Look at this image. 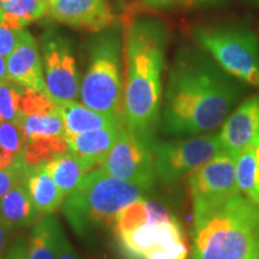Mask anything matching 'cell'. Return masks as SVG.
<instances>
[{
	"instance_id": "obj_1",
	"label": "cell",
	"mask_w": 259,
	"mask_h": 259,
	"mask_svg": "<svg viewBox=\"0 0 259 259\" xmlns=\"http://www.w3.org/2000/svg\"><path fill=\"white\" fill-rule=\"evenodd\" d=\"M244 94V83L227 73L203 48H180L168 72L162 132L176 138L211 134L223 125Z\"/></svg>"
},
{
	"instance_id": "obj_2",
	"label": "cell",
	"mask_w": 259,
	"mask_h": 259,
	"mask_svg": "<svg viewBox=\"0 0 259 259\" xmlns=\"http://www.w3.org/2000/svg\"><path fill=\"white\" fill-rule=\"evenodd\" d=\"M164 51L166 35L160 23L139 18L128 24L125 36L122 125L153 141L161 121Z\"/></svg>"
},
{
	"instance_id": "obj_3",
	"label": "cell",
	"mask_w": 259,
	"mask_h": 259,
	"mask_svg": "<svg viewBox=\"0 0 259 259\" xmlns=\"http://www.w3.org/2000/svg\"><path fill=\"white\" fill-rule=\"evenodd\" d=\"M192 259H259V206L236 194L193 225Z\"/></svg>"
},
{
	"instance_id": "obj_4",
	"label": "cell",
	"mask_w": 259,
	"mask_h": 259,
	"mask_svg": "<svg viewBox=\"0 0 259 259\" xmlns=\"http://www.w3.org/2000/svg\"><path fill=\"white\" fill-rule=\"evenodd\" d=\"M147 193L142 187L109 176L99 167L85 174L61 206L69 225L83 238L113 227L125 206L145 198Z\"/></svg>"
},
{
	"instance_id": "obj_5",
	"label": "cell",
	"mask_w": 259,
	"mask_h": 259,
	"mask_svg": "<svg viewBox=\"0 0 259 259\" xmlns=\"http://www.w3.org/2000/svg\"><path fill=\"white\" fill-rule=\"evenodd\" d=\"M79 95L84 106L122 122L120 41L114 32L100 35L93 42Z\"/></svg>"
},
{
	"instance_id": "obj_6",
	"label": "cell",
	"mask_w": 259,
	"mask_h": 259,
	"mask_svg": "<svg viewBox=\"0 0 259 259\" xmlns=\"http://www.w3.org/2000/svg\"><path fill=\"white\" fill-rule=\"evenodd\" d=\"M192 36L227 73L246 85L259 87V41L251 28L198 25L193 28Z\"/></svg>"
},
{
	"instance_id": "obj_7",
	"label": "cell",
	"mask_w": 259,
	"mask_h": 259,
	"mask_svg": "<svg viewBox=\"0 0 259 259\" xmlns=\"http://www.w3.org/2000/svg\"><path fill=\"white\" fill-rule=\"evenodd\" d=\"M223 151L219 134H206L173 141L154 142L153 156L156 180L176 183L189 177Z\"/></svg>"
},
{
	"instance_id": "obj_8",
	"label": "cell",
	"mask_w": 259,
	"mask_h": 259,
	"mask_svg": "<svg viewBox=\"0 0 259 259\" xmlns=\"http://www.w3.org/2000/svg\"><path fill=\"white\" fill-rule=\"evenodd\" d=\"M189 187L193 208V225L240 193L236 183L235 157L221 151L189 176Z\"/></svg>"
},
{
	"instance_id": "obj_9",
	"label": "cell",
	"mask_w": 259,
	"mask_h": 259,
	"mask_svg": "<svg viewBox=\"0 0 259 259\" xmlns=\"http://www.w3.org/2000/svg\"><path fill=\"white\" fill-rule=\"evenodd\" d=\"M154 142L153 139L130 131L122 125L118 141L100 168L109 176L151 192L156 183L153 156Z\"/></svg>"
},
{
	"instance_id": "obj_10",
	"label": "cell",
	"mask_w": 259,
	"mask_h": 259,
	"mask_svg": "<svg viewBox=\"0 0 259 259\" xmlns=\"http://www.w3.org/2000/svg\"><path fill=\"white\" fill-rule=\"evenodd\" d=\"M41 50L46 95L54 103L76 101L80 83L70 41L50 29L42 35Z\"/></svg>"
},
{
	"instance_id": "obj_11",
	"label": "cell",
	"mask_w": 259,
	"mask_h": 259,
	"mask_svg": "<svg viewBox=\"0 0 259 259\" xmlns=\"http://www.w3.org/2000/svg\"><path fill=\"white\" fill-rule=\"evenodd\" d=\"M150 206L149 221L134 231L115 236L125 259H142L163 246L186 240L185 231L177 216L154 200H150Z\"/></svg>"
},
{
	"instance_id": "obj_12",
	"label": "cell",
	"mask_w": 259,
	"mask_h": 259,
	"mask_svg": "<svg viewBox=\"0 0 259 259\" xmlns=\"http://www.w3.org/2000/svg\"><path fill=\"white\" fill-rule=\"evenodd\" d=\"M47 14L71 27L100 31L112 24L114 16L108 0H46Z\"/></svg>"
},
{
	"instance_id": "obj_13",
	"label": "cell",
	"mask_w": 259,
	"mask_h": 259,
	"mask_svg": "<svg viewBox=\"0 0 259 259\" xmlns=\"http://www.w3.org/2000/svg\"><path fill=\"white\" fill-rule=\"evenodd\" d=\"M259 134V94L240 102L219 132L223 151L236 155L253 143Z\"/></svg>"
},
{
	"instance_id": "obj_14",
	"label": "cell",
	"mask_w": 259,
	"mask_h": 259,
	"mask_svg": "<svg viewBox=\"0 0 259 259\" xmlns=\"http://www.w3.org/2000/svg\"><path fill=\"white\" fill-rule=\"evenodd\" d=\"M6 61L10 80L21 84L24 88L45 93L44 65L36 41L28 30L23 29L17 47L6 58Z\"/></svg>"
},
{
	"instance_id": "obj_15",
	"label": "cell",
	"mask_w": 259,
	"mask_h": 259,
	"mask_svg": "<svg viewBox=\"0 0 259 259\" xmlns=\"http://www.w3.org/2000/svg\"><path fill=\"white\" fill-rule=\"evenodd\" d=\"M122 125H114L85 134L65 136L71 154L83 162L88 171H92L105 163L112 151Z\"/></svg>"
},
{
	"instance_id": "obj_16",
	"label": "cell",
	"mask_w": 259,
	"mask_h": 259,
	"mask_svg": "<svg viewBox=\"0 0 259 259\" xmlns=\"http://www.w3.org/2000/svg\"><path fill=\"white\" fill-rule=\"evenodd\" d=\"M40 218L24 181L0 198V219L12 232L32 227Z\"/></svg>"
},
{
	"instance_id": "obj_17",
	"label": "cell",
	"mask_w": 259,
	"mask_h": 259,
	"mask_svg": "<svg viewBox=\"0 0 259 259\" xmlns=\"http://www.w3.org/2000/svg\"><path fill=\"white\" fill-rule=\"evenodd\" d=\"M63 119L65 136H73L96 131L114 125H122L121 121L97 113L76 101L54 103Z\"/></svg>"
},
{
	"instance_id": "obj_18",
	"label": "cell",
	"mask_w": 259,
	"mask_h": 259,
	"mask_svg": "<svg viewBox=\"0 0 259 259\" xmlns=\"http://www.w3.org/2000/svg\"><path fill=\"white\" fill-rule=\"evenodd\" d=\"M24 184L31 202L41 216L53 215L63 205L65 196L58 189L45 164L29 170Z\"/></svg>"
},
{
	"instance_id": "obj_19",
	"label": "cell",
	"mask_w": 259,
	"mask_h": 259,
	"mask_svg": "<svg viewBox=\"0 0 259 259\" xmlns=\"http://www.w3.org/2000/svg\"><path fill=\"white\" fill-rule=\"evenodd\" d=\"M64 235L56 216H42L32 226L29 235L28 259H58Z\"/></svg>"
},
{
	"instance_id": "obj_20",
	"label": "cell",
	"mask_w": 259,
	"mask_h": 259,
	"mask_svg": "<svg viewBox=\"0 0 259 259\" xmlns=\"http://www.w3.org/2000/svg\"><path fill=\"white\" fill-rule=\"evenodd\" d=\"M45 166L65 197L72 193L78 187L85 174L89 173L83 162L70 151L59 155L47 162Z\"/></svg>"
},
{
	"instance_id": "obj_21",
	"label": "cell",
	"mask_w": 259,
	"mask_h": 259,
	"mask_svg": "<svg viewBox=\"0 0 259 259\" xmlns=\"http://www.w3.org/2000/svg\"><path fill=\"white\" fill-rule=\"evenodd\" d=\"M0 23L12 29H23L47 14L46 0H2Z\"/></svg>"
},
{
	"instance_id": "obj_22",
	"label": "cell",
	"mask_w": 259,
	"mask_h": 259,
	"mask_svg": "<svg viewBox=\"0 0 259 259\" xmlns=\"http://www.w3.org/2000/svg\"><path fill=\"white\" fill-rule=\"evenodd\" d=\"M235 170L240 193L259 206V167L253 144L236 155Z\"/></svg>"
},
{
	"instance_id": "obj_23",
	"label": "cell",
	"mask_w": 259,
	"mask_h": 259,
	"mask_svg": "<svg viewBox=\"0 0 259 259\" xmlns=\"http://www.w3.org/2000/svg\"><path fill=\"white\" fill-rule=\"evenodd\" d=\"M69 151L65 137H37L25 142L21 157L29 169L46 164L53 158Z\"/></svg>"
},
{
	"instance_id": "obj_24",
	"label": "cell",
	"mask_w": 259,
	"mask_h": 259,
	"mask_svg": "<svg viewBox=\"0 0 259 259\" xmlns=\"http://www.w3.org/2000/svg\"><path fill=\"white\" fill-rule=\"evenodd\" d=\"M18 126L23 132L25 142L37 137H65L63 119L57 109L45 114L21 116Z\"/></svg>"
},
{
	"instance_id": "obj_25",
	"label": "cell",
	"mask_w": 259,
	"mask_h": 259,
	"mask_svg": "<svg viewBox=\"0 0 259 259\" xmlns=\"http://www.w3.org/2000/svg\"><path fill=\"white\" fill-rule=\"evenodd\" d=\"M150 216V200H147L145 198L136 200L130 205L125 206L118 213L114 225H113V233L116 236L134 231L137 227L144 225L145 222L149 221Z\"/></svg>"
},
{
	"instance_id": "obj_26",
	"label": "cell",
	"mask_w": 259,
	"mask_h": 259,
	"mask_svg": "<svg viewBox=\"0 0 259 259\" xmlns=\"http://www.w3.org/2000/svg\"><path fill=\"white\" fill-rule=\"evenodd\" d=\"M25 92L24 87L6 79L0 83V121H10L17 124L21 119L19 105Z\"/></svg>"
},
{
	"instance_id": "obj_27",
	"label": "cell",
	"mask_w": 259,
	"mask_h": 259,
	"mask_svg": "<svg viewBox=\"0 0 259 259\" xmlns=\"http://www.w3.org/2000/svg\"><path fill=\"white\" fill-rule=\"evenodd\" d=\"M0 145L15 155H21L25 139L21 127L10 121H0Z\"/></svg>"
},
{
	"instance_id": "obj_28",
	"label": "cell",
	"mask_w": 259,
	"mask_h": 259,
	"mask_svg": "<svg viewBox=\"0 0 259 259\" xmlns=\"http://www.w3.org/2000/svg\"><path fill=\"white\" fill-rule=\"evenodd\" d=\"M29 168L24 163L9 170H0V198L4 197L14 187L23 183L29 173Z\"/></svg>"
},
{
	"instance_id": "obj_29",
	"label": "cell",
	"mask_w": 259,
	"mask_h": 259,
	"mask_svg": "<svg viewBox=\"0 0 259 259\" xmlns=\"http://www.w3.org/2000/svg\"><path fill=\"white\" fill-rule=\"evenodd\" d=\"M23 29H12L0 23V56L9 58L17 47Z\"/></svg>"
},
{
	"instance_id": "obj_30",
	"label": "cell",
	"mask_w": 259,
	"mask_h": 259,
	"mask_svg": "<svg viewBox=\"0 0 259 259\" xmlns=\"http://www.w3.org/2000/svg\"><path fill=\"white\" fill-rule=\"evenodd\" d=\"M29 238L19 234L10 240L2 259H28Z\"/></svg>"
},
{
	"instance_id": "obj_31",
	"label": "cell",
	"mask_w": 259,
	"mask_h": 259,
	"mask_svg": "<svg viewBox=\"0 0 259 259\" xmlns=\"http://www.w3.org/2000/svg\"><path fill=\"white\" fill-rule=\"evenodd\" d=\"M23 163L21 155H15L0 145V170H9Z\"/></svg>"
},
{
	"instance_id": "obj_32",
	"label": "cell",
	"mask_w": 259,
	"mask_h": 259,
	"mask_svg": "<svg viewBox=\"0 0 259 259\" xmlns=\"http://www.w3.org/2000/svg\"><path fill=\"white\" fill-rule=\"evenodd\" d=\"M58 259H83V257L78 253V251L73 247L72 244L67 240L66 236L64 235L60 244Z\"/></svg>"
},
{
	"instance_id": "obj_33",
	"label": "cell",
	"mask_w": 259,
	"mask_h": 259,
	"mask_svg": "<svg viewBox=\"0 0 259 259\" xmlns=\"http://www.w3.org/2000/svg\"><path fill=\"white\" fill-rule=\"evenodd\" d=\"M12 234V229L5 225L0 219V259L5 253L6 247L10 242V236Z\"/></svg>"
},
{
	"instance_id": "obj_34",
	"label": "cell",
	"mask_w": 259,
	"mask_h": 259,
	"mask_svg": "<svg viewBox=\"0 0 259 259\" xmlns=\"http://www.w3.org/2000/svg\"><path fill=\"white\" fill-rule=\"evenodd\" d=\"M148 8L151 9H167L170 8V6H174L177 4H180V3L185 2V0H142Z\"/></svg>"
},
{
	"instance_id": "obj_35",
	"label": "cell",
	"mask_w": 259,
	"mask_h": 259,
	"mask_svg": "<svg viewBox=\"0 0 259 259\" xmlns=\"http://www.w3.org/2000/svg\"><path fill=\"white\" fill-rule=\"evenodd\" d=\"M9 79L8 76V61L5 60L4 57L0 56V83Z\"/></svg>"
},
{
	"instance_id": "obj_36",
	"label": "cell",
	"mask_w": 259,
	"mask_h": 259,
	"mask_svg": "<svg viewBox=\"0 0 259 259\" xmlns=\"http://www.w3.org/2000/svg\"><path fill=\"white\" fill-rule=\"evenodd\" d=\"M253 147H254V149H255V156H257V161H258V167H259V134H258V136L257 137L254 138V141H253Z\"/></svg>"
},
{
	"instance_id": "obj_37",
	"label": "cell",
	"mask_w": 259,
	"mask_h": 259,
	"mask_svg": "<svg viewBox=\"0 0 259 259\" xmlns=\"http://www.w3.org/2000/svg\"><path fill=\"white\" fill-rule=\"evenodd\" d=\"M194 2L198 3V4H210V3H215L218 0H194Z\"/></svg>"
},
{
	"instance_id": "obj_38",
	"label": "cell",
	"mask_w": 259,
	"mask_h": 259,
	"mask_svg": "<svg viewBox=\"0 0 259 259\" xmlns=\"http://www.w3.org/2000/svg\"><path fill=\"white\" fill-rule=\"evenodd\" d=\"M2 16H3V3L2 0H0V19H2Z\"/></svg>"
},
{
	"instance_id": "obj_39",
	"label": "cell",
	"mask_w": 259,
	"mask_h": 259,
	"mask_svg": "<svg viewBox=\"0 0 259 259\" xmlns=\"http://www.w3.org/2000/svg\"><path fill=\"white\" fill-rule=\"evenodd\" d=\"M253 2L255 3V4H258V5H259V0H253Z\"/></svg>"
}]
</instances>
